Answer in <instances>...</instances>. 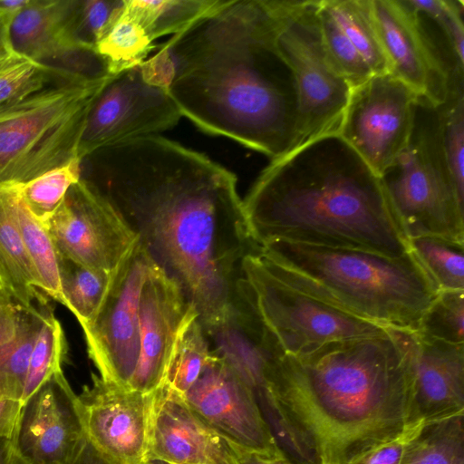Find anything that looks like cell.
<instances>
[{"instance_id":"18","label":"cell","mask_w":464,"mask_h":464,"mask_svg":"<svg viewBox=\"0 0 464 464\" xmlns=\"http://www.w3.org/2000/svg\"><path fill=\"white\" fill-rule=\"evenodd\" d=\"M77 0H30L10 24L12 51L40 63L66 70L89 81L111 78L109 63L95 49L72 36Z\"/></svg>"},{"instance_id":"24","label":"cell","mask_w":464,"mask_h":464,"mask_svg":"<svg viewBox=\"0 0 464 464\" xmlns=\"http://www.w3.org/2000/svg\"><path fill=\"white\" fill-rule=\"evenodd\" d=\"M0 194L34 265L42 291L50 299L63 304L58 253L47 229L32 216L14 186L0 185Z\"/></svg>"},{"instance_id":"12","label":"cell","mask_w":464,"mask_h":464,"mask_svg":"<svg viewBox=\"0 0 464 464\" xmlns=\"http://www.w3.org/2000/svg\"><path fill=\"white\" fill-rule=\"evenodd\" d=\"M181 116L168 90L145 80L140 64L122 71L108 79L93 99L78 159L108 145L169 129Z\"/></svg>"},{"instance_id":"38","label":"cell","mask_w":464,"mask_h":464,"mask_svg":"<svg viewBox=\"0 0 464 464\" xmlns=\"http://www.w3.org/2000/svg\"><path fill=\"white\" fill-rule=\"evenodd\" d=\"M123 8L124 0H77L72 21L76 44L95 49L99 40L121 16Z\"/></svg>"},{"instance_id":"26","label":"cell","mask_w":464,"mask_h":464,"mask_svg":"<svg viewBox=\"0 0 464 464\" xmlns=\"http://www.w3.org/2000/svg\"><path fill=\"white\" fill-rule=\"evenodd\" d=\"M401 464H464V413L424 422Z\"/></svg>"},{"instance_id":"9","label":"cell","mask_w":464,"mask_h":464,"mask_svg":"<svg viewBox=\"0 0 464 464\" xmlns=\"http://www.w3.org/2000/svg\"><path fill=\"white\" fill-rule=\"evenodd\" d=\"M317 2L295 0L278 34V45L293 72L297 94L295 147L338 132L351 92L324 48Z\"/></svg>"},{"instance_id":"33","label":"cell","mask_w":464,"mask_h":464,"mask_svg":"<svg viewBox=\"0 0 464 464\" xmlns=\"http://www.w3.org/2000/svg\"><path fill=\"white\" fill-rule=\"evenodd\" d=\"M80 179L81 160H75L14 187L32 216L44 225Z\"/></svg>"},{"instance_id":"13","label":"cell","mask_w":464,"mask_h":464,"mask_svg":"<svg viewBox=\"0 0 464 464\" xmlns=\"http://www.w3.org/2000/svg\"><path fill=\"white\" fill-rule=\"evenodd\" d=\"M44 226L60 256L109 274L139 239L115 207L82 178Z\"/></svg>"},{"instance_id":"37","label":"cell","mask_w":464,"mask_h":464,"mask_svg":"<svg viewBox=\"0 0 464 464\" xmlns=\"http://www.w3.org/2000/svg\"><path fill=\"white\" fill-rule=\"evenodd\" d=\"M417 331L433 339L464 344V290L440 291Z\"/></svg>"},{"instance_id":"34","label":"cell","mask_w":464,"mask_h":464,"mask_svg":"<svg viewBox=\"0 0 464 464\" xmlns=\"http://www.w3.org/2000/svg\"><path fill=\"white\" fill-rule=\"evenodd\" d=\"M66 353L63 330L50 309L45 314L30 356L23 404L44 382L62 371Z\"/></svg>"},{"instance_id":"45","label":"cell","mask_w":464,"mask_h":464,"mask_svg":"<svg viewBox=\"0 0 464 464\" xmlns=\"http://www.w3.org/2000/svg\"><path fill=\"white\" fill-rule=\"evenodd\" d=\"M30 0H0V11L15 15Z\"/></svg>"},{"instance_id":"2","label":"cell","mask_w":464,"mask_h":464,"mask_svg":"<svg viewBox=\"0 0 464 464\" xmlns=\"http://www.w3.org/2000/svg\"><path fill=\"white\" fill-rule=\"evenodd\" d=\"M294 3L227 0L157 47L182 116L272 160L296 141V89L278 45Z\"/></svg>"},{"instance_id":"5","label":"cell","mask_w":464,"mask_h":464,"mask_svg":"<svg viewBox=\"0 0 464 464\" xmlns=\"http://www.w3.org/2000/svg\"><path fill=\"white\" fill-rule=\"evenodd\" d=\"M259 257L277 278L379 324L417 331L440 292L414 256L274 242Z\"/></svg>"},{"instance_id":"36","label":"cell","mask_w":464,"mask_h":464,"mask_svg":"<svg viewBox=\"0 0 464 464\" xmlns=\"http://www.w3.org/2000/svg\"><path fill=\"white\" fill-rule=\"evenodd\" d=\"M317 16L324 48L335 70L351 89L366 82L373 75L372 70L324 8L322 0L317 2Z\"/></svg>"},{"instance_id":"30","label":"cell","mask_w":464,"mask_h":464,"mask_svg":"<svg viewBox=\"0 0 464 464\" xmlns=\"http://www.w3.org/2000/svg\"><path fill=\"white\" fill-rule=\"evenodd\" d=\"M210 354L205 331L198 316L194 317L185 324L179 335L163 383L183 396L199 378Z\"/></svg>"},{"instance_id":"32","label":"cell","mask_w":464,"mask_h":464,"mask_svg":"<svg viewBox=\"0 0 464 464\" xmlns=\"http://www.w3.org/2000/svg\"><path fill=\"white\" fill-rule=\"evenodd\" d=\"M157 46L123 8L121 16L99 40L95 49L107 60L113 76L143 63Z\"/></svg>"},{"instance_id":"39","label":"cell","mask_w":464,"mask_h":464,"mask_svg":"<svg viewBox=\"0 0 464 464\" xmlns=\"http://www.w3.org/2000/svg\"><path fill=\"white\" fill-rule=\"evenodd\" d=\"M419 15L426 14L443 31L451 50L456 72L463 76L464 25L463 1L459 0H405Z\"/></svg>"},{"instance_id":"8","label":"cell","mask_w":464,"mask_h":464,"mask_svg":"<svg viewBox=\"0 0 464 464\" xmlns=\"http://www.w3.org/2000/svg\"><path fill=\"white\" fill-rule=\"evenodd\" d=\"M259 252L244 258L243 276L285 354L302 355L330 342L379 335L391 328L292 287L266 269Z\"/></svg>"},{"instance_id":"43","label":"cell","mask_w":464,"mask_h":464,"mask_svg":"<svg viewBox=\"0 0 464 464\" xmlns=\"http://www.w3.org/2000/svg\"><path fill=\"white\" fill-rule=\"evenodd\" d=\"M14 16L0 11V56L12 51L9 32Z\"/></svg>"},{"instance_id":"22","label":"cell","mask_w":464,"mask_h":464,"mask_svg":"<svg viewBox=\"0 0 464 464\" xmlns=\"http://www.w3.org/2000/svg\"><path fill=\"white\" fill-rule=\"evenodd\" d=\"M47 306L26 307L0 291V437L11 439L23 406L34 344Z\"/></svg>"},{"instance_id":"3","label":"cell","mask_w":464,"mask_h":464,"mask_svg":"<svg viewBox=\"0 0 464 464\" xmlns=\"http://www.w3.org/2000/svg\"><path fill=\"white\" fill-rule=\"evenodd\" d=\"M406 331L330 342L268 366L267 390L317 464H353L423 422Z\"/></svg>"},{"instance_id":"21","label":"cell","mask_w":464,"mask_h":464,"mask_svg":"<svg viewBox=\"0 0 464 464\" xmlns=\"http://www.w3.org/2000/svg\"><path fill=\"white\" fill-rule=\"evenodd\" d=\"M416 418L427 422L464 413V345L406 331Z\"/></svg>"},{"instance_id":"25","label":"cell","mask_w":464,"mask_h":464,"mask_svg":"<svg viewBox=\"0 0 464 464\" xmlns=\"http://www.w3.org/2000/svg\"><path fill=\"white\" fill-rule=\"evenodd\" d=\"M227 0H124V13L145 31L151 42L179 34L222 7Z\"/></svg>"},{"instance_id":"15","label":"cell","mask_w":464,"mask_h":464,"mask_svg":"<svg viewBox=\"0 0 464 464\" xmlns=\"http://www.w3.org/2000/svg\"><path fill=\"white\" fill-rule=\"evenodd\" d=\"M85 440L77 394L61 371L23 404L9 440L22 464H72Z\"/></svg>"},{"instance_id":"27","label":"cell","mask_w":464,"mask_h":464,"mask_svg":"<svg viewBox=\"0 0 464 464\" xmlns=\"http://www.w3.org/2000/svg\"><path fill=\"white\" fill-rule=\"evenodd\" d=\"M322 4L359 51L372 73H389L372 13L371 0H322Z\"/></svg>"},{"instance_id":"14","label":"cell","mask_w":464,"mask_h":464,"mask_svg":"<svg viewBox=\"0 0 464 464\" xmlns=\"http://www.w3.org/2000/svg\"><path fill=\"white\" fill-rule=\"evenodd\" d=\"M389 73L410 87L420 101L438 108L456 81L423 30L420 18L405 0H371Z\"/></svg>"},{"instance_id":"11","label":"cell","mask_w":464,"mask_h":464,"mask_svg":"<svg viewBox=\"0 0 464 464\" xmlns=\"http://www.w3.org/2000/svg\"><path fill=\"white\" fill-rule=\"evenodd\" d=\"M419 101L391 73L373 74L351 89L338 133L381 177L406 149Z\"/></svg>"},{"instance_id":"35","label":"cell","mask_w":464,"mask_h":464,"mask_svg":"<svg viewBox=\"0 0 464 464\" xmlns=\"http://www.w3.org/2000/svg\"><path fill=\"white\" fill-rule=\"evenodd\" d=\"M444 160L459 195L464 198V92L463 81L452 86L444 104L438 107Z\"/></svg>"},{"instance_id":"17","label":"cell","mask_w":464,"mask_h":464,"mask_svg":"<svg viewBox=\"0 0 464 464\" xmlns=\"http://www.w3.org/2000/svg\"><path fill=\"white\" fill-rule=\"evenodd\" d=\"M90 442L111 464H142L148 459L151 392L142 393L92 375L77 394Z\"/></svg>"},{"instance_id":"46","label":"cell","mask_w":464,"mask_h":464,"mask_svg":"<svg viewBox=\"0 0 464 464\" xmlns=\"http://www.w3.org/2000/svg\"><path fill=\"white\" fill-rule=\"evenodd\" d=\"M142 464H169L162 460L154 459H149L146 461H144Z\"/></svg>"},{"instance_id":"7","label":"cell","mask_w":464,"mask_h":464,"mask_svg":"<svg viewBox=\"0 0 464 464\" xmlns=\"http://www.w3.org/2000/svg\"><path fill=\"white\" fill-rule=\"evenodd\" d=\"M380 179L408 240L432 236L464 244V198L446 166L438 108L419 101L410 141Z\"/></svg>"},{"instance_id":"19","label":"cell","mask_w":464,"mask_h":464,"mask_svg":"<svg viewBox=\"0 0 464 464\" xmlns=\"http://www.w3.org/2000/svg\"><path fill=\"white\" fill-rule=\"evenodd\" d=\"M197 316L177 282L151 259L140 299V358L129 389L150 393L163 384L179 335Z\"/></svg>"},{"instance_id":"1","label":"cell","mask_w":464,"mask_h":464,"mask_svg":"<svg viewBox=\"0 0 464 464\" xmlns=\"http://www.w3.org/2000/svg\"><path fill=\"white\" fill-rule=\"evenodd\" d=\"M92 184L183 291L204 330L239 302L253 238L237 178L206 155L158 135L122 140L81 160Z\"/></svg>"},{"instance_id":"16","label":"cell","mask_w":464,"mask_h":464,"mask_svg":"<svg viewBox=\"0 0 464 464\" xmlns=\"http://www.w3.org/2000/svg\"><path fill=\"white\" fill-rule=\"evenodd\" d=\"M210 352L199 378L182 396L185 402L207 425L238 449L281 452L254 391L223 357Z\"/></svg>"},{"instance_id":"44","label":"cell","mask_w":464,"mask_h":464,"mask_svg":"<svg viewBox=\"0 0 464 464\" xmlns=\"http://www.w3.org/2000/svg\"><path fill=\"white\" fill-rule=\"evenodd\" d=\"M0 464H22L12 453L10 440L0 437Z\"/></svg>"},{"instance_id":"31","label":"cell","mask_w":464,"mask_h":464,"mask_svg":"<svg viewBox=\"0 0 464 464\" xmlns=\"http://www.w3.org/2000/svg\"><path fill=\"white\" fill-rule=\"evenodd\" d=\"M409 246L439 291L464 290V244L423 236L409 239Z\"/></svg>"},{"instance_id":"42","label":"cell","mask_w":464,"mask_h":464,"mask_svg":"<svg viewBox=\"0 0 464 464\" xmlns=\"http://www.w3.org/2000/svg\"><path fill=\"white\" fill-rule=\"evenodd\" d=\"M72 464H111L87 439Z\"/></svg>"},{"instance_id":"20","label":"cell","mask_w":464,"mask_h":464,"mask_svg":"<svg viewBox=\"0 0 464 464\" xmlns=\"http://www.w3.org/2000/svg\"><path fill=\"white\" fill-rule=\"evenodd\" d=\"M243 450L207 425L164 383L151 392L148 459L169 464H237Z\"/></svg>"},{"instance_id":"40","label":"cell","mask_w":464,"mask_h":464,"mask_svg":"<svg viewBox=\"0 0 464 464\" xmlns=\"http://www.w3.org/2000/svg\"><path fill=\"white\" fill-rule=\"evenodd\" d=\"M424 422H420L401 436L371 450L353 464H401L409 441L415 436Z\"/></svg>"},{"instance_id":"6","label":"cell","mask_w":464,"mask_h":464,"mask_svg":"<svg viewBox=\"0 0 464 464\" xmlns=\"http://www.w3.org/2000/svg\"><path fill=\"white\" fill-rule=\"evenodd\" d=\"M106 81H66L0 107V185L23 184L79 160L89 109Z\"/></svg>"},{"instance_id":"28","label":"cell","mask_w":464,"mask_h":464,"mask_svg":"<svg viewBox=\"0 0 464 464\" xmlns=\"http://www.w3.org/2000/svg\"><path fill=\"white\" fill-rule=\"evenodd\" d=\"M61 291L65 305L82 327L96 315L110 286L111 274L58 254Z\"/></svg>"},{"instance_id":"10","label":"cell","mask_w":464,"mask_h":464,"mask_svg":"<svg viewBox=\"0 0 464 464\" xmlns=\"http://www.w3.org/2000/svg\"><path fill=\"white\" fill-rule=\"evenodd\" d=\"M150 260L139 238L111 273L96 315L82 327L99 376L125 388H129L140 358V299Z\"/></svg>"},{"instance_id":"29","label":"cell","mask_w":464,"mask_h":464,"mask_svg":"<svg viewBox=\"0 0 464 464\" xmlns=\"http://www.w3.org/2000/svg\"><path fill=\"white\" fill-rule=\"evenodd\" d=\"M76 79L86 80L66 70L40 63L11 51L0 56V107L51 85Z\"/></svg>"},{"instance_id":"41","label":"cell","mask_w":464,"mask_h":464,"mask_svg":"<svg viewBox=\"0 0 464 464\" xmlns=\"http://www.w3.org/2000/svg\"><path fill=\"white\" fill-rule=\"evenodd\" d=\"M237 464H293L283 453H265L242 450Z\"/></svg>"},{"instance_id":"23","label":"cell","mask_w":464,"mask_h":464,"mask_svg":"<svg viewBox=\"0 0 464 464\" xmlns=\"http://www.w3.org/2000/svg\"><path fill=\"white\" fill-rule=\"evenodd\" d=\"M0 291L26 307L48 305L19 231L0 194Z\"/></svg>"},{"instance_id":"4","label":"cell","mask_w":464,"mask_h":464,"mask_svg":"<svg viewBox=\"0 0 464 464\" xmlns=\"http://www.w3.org/2000/svg\"><path fill=\"white\" fill-rule=\"evenodd\" d=\"M243 205L261 247L283 241L392 257L410 252L380 177L338 132L271 160Z\"/></svg>"}]
</instances>
